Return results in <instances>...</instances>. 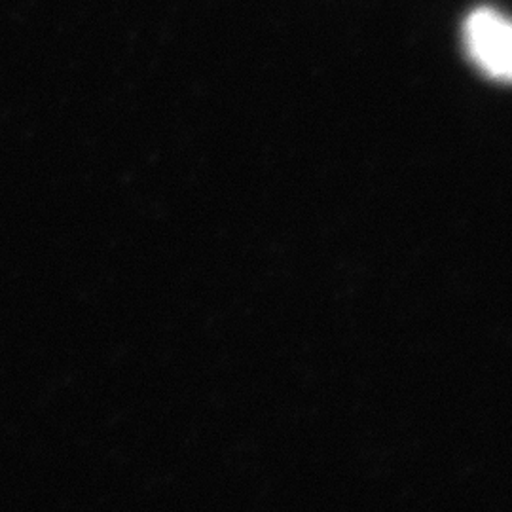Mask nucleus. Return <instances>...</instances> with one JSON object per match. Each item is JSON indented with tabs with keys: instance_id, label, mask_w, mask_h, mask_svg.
Instances as JSON below:
<instances>
[{
	"instance_id": "1",
	"label": "nucleus",
	"mask_w": 512,
	"mask_h": 512,
	"mask_svg": "<svg viewBox=\"0 0 512 512\" xmlns=\"http://www.w3.org/2000/svg\"><path fill=\"white\" fill-rule=\"evenodd\" d=\"M467 54L497 82L512 84V19L492 8H478L463 27Z\"/></svg>"
}]
</instances>
